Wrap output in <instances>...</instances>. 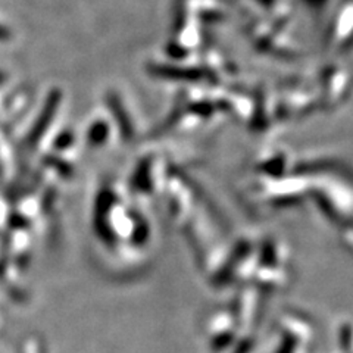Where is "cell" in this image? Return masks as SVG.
<instances>
[{"label":"cell","instance_id":"obj_1","mask_svg":"<svg viewBox=\"0 0 353 353\" xmlns=\"http://www.w3.org/2000/svg\"><path fill=\"white\" fill-rule=\"evenodd\" d=\"M59 101H61V93H58V92H53L49 96V101L46 102V106H44V110L40 115V119L37 121V124L34 125V128H32L31 134L28 137V145L31 148H34L37 145V140L43 136L44 130H46L48 125L50 124L52 117L54 115V110H57Z\"/></svg>","mask_w":353,"mask_h":353},{"label":"cell","instance_id":"obj_2","mask_svg":"<svg viewBox=\"0 0 353 353\" xmlns=\"http://www.w3.org/2000/svg\"><path fill=\"white\" fill-rule=\"evenodd\" d=\"M109 105H110V109H112V114L117 119V123L121 127V132H123V136L124 137H131L132 136V127H131L130 119L127 118V112L124 110L123 105H121V102H119V99L114 94H110L109 96Z\"/></svg>","mask_w":353,"mask_h":353},{"label":"cell","instance_id":"obj_3","mask_svg":"<svg viewBox=\"0 0 353 353\" xmlns=\"http://www.w3.org/2000/svg\"><path fill=\"white\" fill-rule=\"evenodd\" d=\"M109 137V127L103 121H96L88 130V143L92 146H102Z\"/></svg>","mask_w":353,"mask_h":353},{"label":"cell","instance_id":"obj_4","mask_svg":"<svg viewBox=\"0 0 353 353\" xmlns=\"http://www.w3.org/2000/svg\"><path fill=\"white\" fill-rule=\"evenodd\" d=\"M154 74L162 77H170V79H192L196 80L201 77V72L194 70H180V68H168V66H158L154 68Z\"/></svg>","mask_w":353,"mask_h":353},{"label":"cell","instance_id":"obj_5","mask_svg":"<svg viewBox=\"0 0 353 353\" xmlns=\"http://www.w3.org/2000/svg\"><path fill=\"white\" fill-rule=\"evenodd\" d=\"M6 36H8V34H6V31L0 28V39H5Z\"/></svg>","mask_w":353,"mask_h":353}]
</instances>
